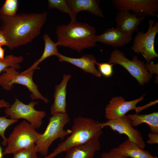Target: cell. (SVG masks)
I'll return each mask as SVG.
<instances>
[{
  "mask_svg": "<svg viewBox=\"0 0 158 158\" xmlns=\"http://www.w3.org/2000/svg\"><path fill=\"white\" fill-rule=\"evenodd\" d=\"M111 150L121 155L130 158H158L148 151L139 147L128 138L117 147Z\"/></svg>",
  "mask_w": 158,
  "mask_h": 158,
  "instance_id": "cell-18",
  "label": "cell"
},
{
  "mask_svg": "<svg viewBox=\"0 0 158 158\" xmlns=\"http://www.w3.org/2000/svg\"><path fill=\"white\" fill-rule=\"evenodd\" d=\"M11 105L9 102L3 99L0 100V112L1 109L2 108H7L10 107Z\"/></svg>",
  "mask_w": 158,
  "mask_h": 158,
  "instance_id": "cell-32",
  "label": "cell"
},
{
  "mask_svg": "<svg viewBox=\"0 0 158 158\" xmlns=\"http://www.w3.org/2000/svg\"><path fill=\"white\" fill-rule=\"evenodd\" d=\"M56 33L57 46L68 47L79 53L96 45V29L86 23L76 21L58 25Z\"/></svg>",
  "mask_w": 158,
  "mask_h": 158,
  "instance_id": "cell-2",
  "label": "cell"
},
{
  "mask_svg": "<svg viewBox=\"0 0 158 158\" xmlns=\"http://www.w3.org/2000/svg\"><path fill=\"white\" fill-rule=\"evenodd\" d=\"M99 126L102 128L109 127L114 131L121 134H124L128 138L140 148L144 149L145 143L140 132L135 129L132 126L130 120L125 115L119 118L108 120L106 122L99 123Z\"/></svg>",
  "mask_w": 158,
  "mask_h": 158,
  "instance_id": "cell-11",
  "label": "cell"
},
{
  "mask_svg": "<svg viewBox=\"0 0 158 158\" xmlns=\"http://www.w3.org/2000/svg\"><path fill=\"white\" fill-rule=\"evenodd\" d=\"M49 120L45 130L35 143L37 152L43 157L48 155L49 148L55 140L59 138L63 139L71 132V129H64V126L70 122V117L67 113L52 115Z\"/></svg>",
  "mask_w": 158,
  "mask_h": 158,
  "instance_id": "cell-4",
  "label": "cell"
},
{
  "mask_svg": "<svg viewBox=\"0 0 158 158\" xmlns=\"http://www.w3.org/2000/svg\"><path fill=\"white\" fill-rule=\"evenodd\" d=\"M144 95L132 101H126L122 96L112 98L105 109V118L108 120L119 118L125 115L129 111L136 109L137 104L143 100Z\"/></svg>",
  "mask_w": 158,
  "mask_h": 158,
  "instance_id": "cell-12",
  "label": "cell"
},
{
  "mask_svg": "<svg viewBox=\"0 0 158 158\" xmlns=\"http://www.w3.org/2000/svg\"><path fill=\"white\" fill-rule=\"evenodd\" d=\"M47 13H22L13 16L0 14V31L7 40L8 48L32 42L38 36L46 23Z\"/></svg>",
  "mask_w": 158,
  "mask_h": 158,
  "instance_id": "cell-1",
  "label": "cell"
},
{
  "mask_svg": "<svg viewBox=\"0 0 158 158\" xmlns=\"http://www.w3.org/2000/svg\"><path fill=\"white\" fill-rule=\"evenodd\" d=\"M6 116H0V136L3 140L2 145L4 146L7 145V138L5 135V131L10 125L18 122V120L8 119Z\"/></svg>",
  "mask_w": 158,
  "mask_h": 158,
  "instance_id": "cell-25",
  "label": "cell"
},
{
  "mask_svg": "<svg viewBox=\"0 0 158 158\" xmlns=\"http://www.w3.org/2000/svg\"><path fill=\"white\" fill-rule=\"evenodd\" d=\"M47 1L49 9H56L63 13L68 14L71 18L70 23H73L77 21L76 15L71 11L66 0H48Z\"/></svg>",
  "mask_w": 158,
  "mask_h": 158,
  "instance_id": "cell-22",
  "label": "cell"
},
{
  "mask_svg": "<svg viewBox=\"0 0 158 158\" xmlns=\"http://www.w3.org/2000/svg\"><path fill=\"white\" fill-rule=\"evenodd\" d=\"M149 28L147 32H138L133 40L131 49L134 53L141 54L147 62L158 57L155 50V39L158 32V21L151 19L148 21Z\"/></svg>",
  "mask_w": 158,
  "mask_h": 158,
  "instance_id": "cell-7",
  "label": "cell"
},
{
  "mask_svg": "<svg viewBox=\"0 0 158 158\" xmlns=\"http://www.w3.org/2000/svg\"><path fill=\"white\" fill-rule=\"evenodd\" d=\"M43 39L44 43V48L42 55L30 67L20 73L21 74H24L35 71L38 65L45 59L52 56H57L59 54L56 43L51 40L47 34L45 33L43 35Z\"/></svg>",
  "mask_w": 158,
  "mask_h": 158,
  "instance_id": "cell-21",
  "label": "cell"
},
{
  "mask_svg": "<svg viewBox=\"0 0 158 158\" xmlns=\"http://www.w3.org/2000/svg\"><path fill=\"white\" fill-rule=\"evenodd\" d=\"M38 103V101H33L25 104L16 98L10 107L5 108V113L11 119H24L35 129H38L42 126V119L46 115L45 111H38L35 109V106Z\"/></svg>",
  "mask_w": 158,
  "mask_h": 158,
  "instance_id": "cell-8",
  "label": "cell"
},
{
  "mask_svg": "<svg viewBox=\"0 0 158 158\" xmlns=\"http://www.w3.org/2000/svg\"><path fill=\"white\" fill-rule=\"evenodd\" d=\"M101 146L99 139L92 140L69 149L62 158H94L96 152L100 149Z\"/></svg>",
  "mask_w": 158,
  "mask_h": 158,
  "instance_id": "cell-17",
  "label": "cell"
},
{
  "mask_svg": "<svg viewBox=\"0 0 158 158\" xmlns=\"http://www.w3.org/2000/svg\"><path fill=\"white\" fill-rule=\"evenodd\" d=\"M2 151L1 147L0 146V158H2L3 157V154Z\"/></svg>",
  "mask_w": 158,
  "mask_h": 158,
  "instance_id": "cell-34",
  "label": "cell"
},
{
  "mask_svg": "<svg viewBox=\"0 0 158 158\" xmlns=\"http://www.w3.org/2000/svg\"><path fill=\"white\" fill-rule=\"evenodd\" d=\"M111 2L118 11H131L139 16H157L158 0H112Z\"/></svg>",
  "mask_w": 158,
  "mask_h": 158,
  "instance_id": "cell-10",
  "label": "cell"
},
{
  "mask_svg": "<svg viewBox=\"0 0 158 158\" xmlns=\"http://www.w3.org/2000/svg\"><path fill=\"white\" fill-rule=\"evenodd\" d=\"M108 63L117 64L123 67L142 85L149 83L152 77L145 68L144 61L139 59L138 56H134L130 60L117 49L111 53Z\"/></svg>",
  "mask_w": 158,
  "mask_h": 158,
  "instance_id": "cell-9",
  "label": "cell"
},
{
  "mask_svg": "<svg viewBox=\"0 0 158 158\" xmlns=\"http://www.w3.org/2000/svg\"><path fill=\"white\" fill-rule=\"evenodd\" d=\"M71 77V74H64L61 83L55 86L54 95V100L50 109V113L52 115L67 113L66 110V87Z\"/></svg>",
  "mask_w": 158,
  "mask_h": 158,
  "instance_id": "cell-15",
  "label": "cell"
},
{
  "mask_svg": "<svg viewBox=\"0 0 158 158\" xmlns=\"http://www.w3.org/2000/svg\"><path fill=\"white\" fill-rule=\"evenodd\" d=\"M99 123L91 118L80 116L75 118L70 135L59 143L50 154L45 157L39 158H54L72 147L85 143L92 140L99 139L103 133L102 128Z\"/></svg>",
  "mask_w": 158,
  "mask_h": 158,
  "instance_id": "cell-3",
  "label": "cell"
},
{
  "mask_svg": "<svg viewBox=\"0 0 158 158\" xmlns=\"http://www.w3.org/2000/svg\"><path fill=\"white\" fill-rule=\"evenodd\" d=\"M42 133L37 131L29 123L23 120L14 128L7 138L4 154H13L33 146Z\"/></svg>",
  "mask_w": 158,
  "mask_h": 158,
  "instance_id": "cell-5",
  "label": "cell"
},
{
  "mask_svg": "<svg viewBox=\"0 0 158 158\" xmlns=\"http://www.w3.org/2000/svg\"><path fill=\"white\" fill-rule=\"evenodd\" d=\"M101 158H130L128 157L121 155L111 150L108 152H103L101 155Z\"/></svg>",
  "mask_w": 158,
  "mask_h": 158,
  "instance_id": "cell-28",
  "label": "cell"
},
{
  "mask_svg": "<svg viewBox=\"0 0 158 158\" xmlns=\"http://www.w3.org/2000/svg\"><path fill=\"white\" fill-rule=\"evenodd\" d=\"M34 71L28 73L22 74L16 69L10 67L4 69L0 74V86L7 91L12 88L14 84H17L25 86L30 92V97L33 100L40 99L44 103H47L49 99L43 96L38 90L37 85L33 80Z\"/></svg>",
  "mask_w": 158,
  "mask_h": 158,
  "instance_id": "cell-6",
  "label": "cell"
},
{
  "mask_svg": "<svg viewBox=\"0 0 158 158\" xmlns=\"http://www.w3.org/2000/svg\"><path fill=\"white\" fill-rule=\"evenodd\" d=\"M96 64L98 67L100 73L104 76L108 77L111 76L112 75L113 72V66L114 63L97 62Z\"/></svg>",
  "mask_w": 158,
  "mask_h": 158,
  "instance_id": "cell-27",
  "label": "cell"
},
{
  "mask_svg": "<svg viewBox=\"0 0 158 158\" xmlns=\"http://www.w3.org/2000/svg\"><path fill=\"white\" fill-rule=\"evenodd\" d=\"M23 60L22 56H14L13 55H7L3 59H0V74L7 68L12 67L16 69L20 68V63Z\"/></svg>",
  "mask_w": 158,
  "mask_h": 158,
  "instance_id": "cell-23",
  "label": "cell"
},
{
  "mask_svg": "<svg viewBox=\"0 0 158 158\" xmlns=\"http://www.w3.org/2000/svg\"><path fill=\"white\" fill-rule=\"evenodd\" d=\"M18 9L17 0H6L0 9V14L6 16L16 15Z\"/></svg>",
  "mask_w": 158,
  "mask_h": 158,
  "instance_id": "cell-24",
  "label": "cell"
},
{
  "mask_svg": "<svg viewBox=\"0 0 158 158\" xmlns=\"http://www.w3.org/2000/svg\"><path fill=\"white\" fill-rule=\"evenodd\" d=\"M148 139L147 143L150 145L158 143V134L149 133L148 135Z\"/></svg>",
  "mask_w": 158,
  "mask_h": 158,
  "instance_id": "cell-29",
  "label": "cell"
},
{
  "mask_svg": "<svg viewBox=\"0 0 158 158\" xmlns=\"http://www.w3.org/2000/svg\"><path fill=\"white\" fill-rule=\"evenodd\" d=\"M70 8L75 15L81 11H88L93 15L103 18L104 15L98 0H67Z\"/></svg>",
  "mask_w": 158,
  "mask_h": 158,
  "instance_id": "cell-19",
  "label": "cell"
},
{
  "mask_svg": "<svg viewBox=\"0 0 158 158\" xmlns=\"http://www.w3.org/2000/svg\"><path fill=\"white\" fill-rule=\"evenodd\" d=\"M37 150L35 145L30 147L23 149L15 152L12 158H38Z\"/></svg>",
  "mask_w": 158,
  "mask_h": 158,
  "instance_id": "cell-26",
  "label": "cell"
},
{
  "mask_svg": "<svg viewBox=\"0 0 158 158\" xmlns=\"http://www.w3.org/2000/svg\"><path fill=\"white\" fill-rule=\"evenodd\" d=\"M127 116L130 120L131 124L133 127L145 123L149 127L151 133L158 134V112L141 115L137 113L128 115Z\"/></svg>",
  "mask_w": 158,
  "mask_h": 158,
  "instance_id": "cell-20",
  "label": "cell"
},
{
  "mask_svg": "<svg viewBox=\"0 0 158 158\" xmlns=\"http://www.w3.org/2000/svg\"><path fill=\"white\" fill-rule=\"evenodd\" d=\"M4 57V50L2 46H0V59H3Z\"/></svg>",
  "mask_w": 158,
  "mask_h": 158,
  "instance_id": "cell-33",
  "label": "cell"
},
{
  "mask_svg": "<svg viewBox=\"0 0 158 158\" xmlns=\"http://www.w3.org/2000/svg\"><path fill=\"white\" fill-rule=\"evenodd\" d=\"M132 35L112 27L107 29L101 35H96L95 41L114 47H122L130 42Z\"/></svg>",
  "mask_w": 158,
  "mask_h": 158,
  "instance_id": "cell-13",
  "label": "cell"
},
{
  "mask_svg": "<svg viewBox=\"0 0 158 158\" xmlns=\"http://www.w3.org/2000/svg\"><path fill=\"white\" fill-rule=\"evenodd\" d=\"M0 46H8V43L6 37L4 34L0 31Z\"/></svg>",
  "mask_w": 158,
  "mask_h": 158,
  "instance_id": "cell-31",
  "label": "cell"
},
{
  "mask_svg": "<svg viewBox=\"0 0 158 158\" xmlns=\"http://www.w3.org/2000/svg\"><path fill=\"white\" fill-rule=\"evenodd\" d=\"M158 63L156 64H154L152 62H147L145 64V68L147 70H148L150 71L151 74L152 71H154L155 73H157V71H158Z\"/></svg>",
  "mask_w": 158,
  "mask_h": 158,
  "instance_id": "cell-30",
  "label": "cell"
},
{
  "mask_svg": "<svg viewBox=\"0 0 158 158\" xmlns=\"http://www.w3.org/2000/svg\"><path fill=\"white\" fill-rule=\"evenodd\" d=\"M57 56L60 62L69 63L86 73L93 74L98 77L101 76V74L95 67V65L97 61L93 55H85L80 58H73L64 56L59 53Z\"/></svg>",
  "mask_w": 158,
  "mask_h": 158,
  "instance_id": "cell-16",
  "label": "cell"
},
{
  "mask_svg": "<svg viewBox=\"0 0 158 158\" xmlns=\"http://www.w3.org/2000/svg\"><path fill=\"white\" fill-rule=\"evenodd\" d=\"M145 16H139L128 11H118L116 14V28L124 32L133 34L138 30V27Z\"/></svg>",
  "mask_w": 158,
  "mask_h": 158,
  "instance_id": "cell-14",
  "label": "cell"
}]
</instances>
